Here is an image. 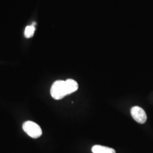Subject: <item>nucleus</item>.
Listing matches in <instances>:
<instances>
[{"instance_id": "f03ea898", "label": "nucleus", "mask_w": 153, "mask_h": 153, "mask_svg": "<svg viewBox=\"0 0 153 153\" xmlns=\"http://www.w3.org/2000/svg\"><path fill=\"white\" fill-rule=\"evenodd\" d=\"M22 127L23 131L33 138H38L42 135V130L40 126L33 121H27L25 122Z\"/></svg>"}, {"instance_id": "7ed1b4c3", "label": "nucleus", "mask_w": 153, "mask_h": 153, "mask_svg": "<svg viewBox=\"0 0 153 153\" xmlns=\"http://www.w3.org/2000/svg\"><path fill=\"white\" fill-rule=\"evenodd\" d=\"M131 114L133 119L139 124H144L147 120V115L145 111L138 106L131 108Z\"/></svg>"}, {"instance_id": "423d86ee", "label": "nucleus", "mask_w": 153, "mask_h": 153, "mask_svg": "<svg viewBox=\"0 0 153 153\" xmlns=\"http://www.w3.org/2000/svg\"><path fill=\"white\" fill-rule=\"evenodd\" d=\"M35 23H33L32 25L27 26L25 28V36L26 38H32L35 31Z\"/></svg>"}, {"instance_id": "39448f33", "label": "nucleus", "mask_w": 153, "mask_h": 153, "mask_svg": "<svg viewBox=\"0 0 153 153\" xmlns=\"http://www.w3.org/2000/svg\"><path fill=\"white\" fill-rule=\"evenodd\" d=\"M93 153H116V151L112 148L103 146L101 145H94L92 148Z\"/></svg>"}, {"instance_id": "20e7f679", "label": "nucleus", "mask_w": 153, "mask_h": 153, "mask_svg": "<svg viewBox=\"0 0 153 153\" xmlns=\"http://www.w3.org/2000/svg\"><path fill=\"white\" fill-rule=\"evenodd\" d=\"M65 85L68 94L74 93L78 89V83L72 79H68L66 80Z\"/></svg>"}, {"instance_id": "f257e3e1", "label": "nucleus", "mask_w": 153, "mask_h": 153, "mask_svg": "<svg viewBox=\"0 0 153 153\" xmlns=\"http://www.w3.org/2000/svg\"><path fill=\"white\" fill-rule=\"evenodd\" d=\"M51 95L56 100H60L68 95L66 88L65 81L62 80L55 81L51 88Z\"/></svg>"}]
</instances>
